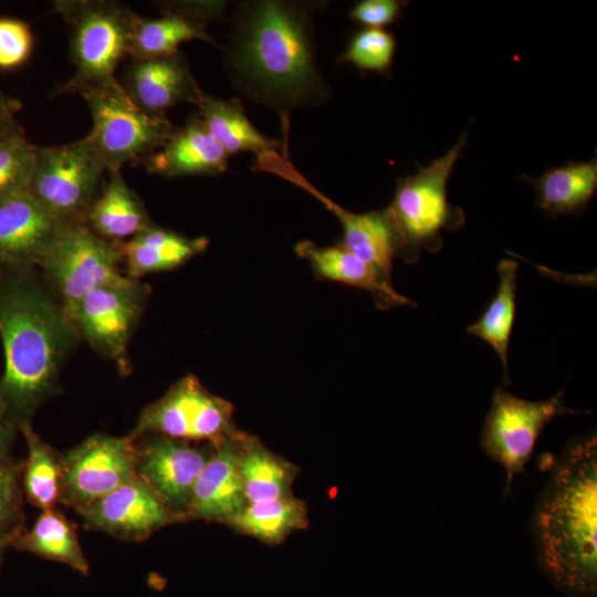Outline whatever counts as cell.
Wrapping results in <instances>:
<instances>
[{"label":"cell","instance_id":"cell-15","mask_svg":"<svg viewBox=\"0 0 597 597\" xmlns=\"http://www.w3.org/2000/svg\"><path fill=\"white\" fill-rule=\"evenodd\" d=\"M136 452L138 475L177 519L186 514L195 482L210 454L165 436L150 440Z\"/></svg>","mask_w":597,"mask_h":597},{"label":"cell","instance_id":"cell-10","mask_svg":"<svg viewBox=\"0 0 597 597\" xmlns=\"http://www.w3.org/2000/svg\"><path fill=\"white\" fill-rule=\"evenodd\" d=\"M232 406L210 394L193 375L178 380L142 412L130 439L156 432L177 440H206L213 446L237 430Z\"/></svg>","mask_w":597,"mask_h":597},{"label":"cell","instance_id":"cell-36","mask_svg":"<svg viewBox=\"0 0 597 597\" xmlns=\"http://www.w3.org/2000/svg\"><path fill=\"white\" fill-rule=\"evenodd\" d=\"M21 108L22 104L19 100L0 91V136L21 127L15 121V115Z\"/></svg>","mask_w":597,"mask_h":597},{"label":"cell","instance_id":"cell-13","mask_svg":"<svg viewBox=\"0 0 597 597\" xmlns=\"http://www.w3.org/2000/svg\"><path fill=\"white\" fill-rule=\"evenodd\" d=\"M272 174L301 187L332 211L343 229L341 244L373 268L383 280L391 283L392 262L400 253L401 240L388 207L363 213L352 212L311 185L287 158L279 159L272 167Z\"/></svg>","mask_w":597,"mask_h":597},{"label":"cell","instance_id":"cell-2","mask_svg":"<svg viewBox=\"0 0 597 597\" xmlns=\"http://www.w3.org/2000/svg\"><path fill=\"white\" fill-rule=\"evenodd\" d=\"M536 564L566 597L597 596V438L570 439L534 504Z\"/></svg>","mask_w":597,"mask_h":597},{"label":"cell","instance_id":"cell-4","mask_svg":"<svg viewBox=\"0 0 597 597\" xmlns=\"http://www.w3.org/2000/svg\"><path fill=\"white\" fill-rule=\"evenodd\" d=\"M54 7L67 25L75 70L59 92L80 94L119 84L115 71L128 55L137 13L124 3L104 0H62Z\"/></svg>","mask_w":597,"mask_h":597},{"label":"cell","instance_id":"cell-5","mask_svg":"<svg viewBox=\"0 0 597 597\" xmlns=\"http://www.w3.org/2000/svg\"><path fill=\"white\" fill-rule=\"evenodd\" d=\"M467 144V132L442 156L415 175L399 178L388 209L398 230L399 256L415 263L423 251L443 248L441 233L465 223V213L448 201L447 185Z\"/></svg>","mask_w":597,"mask_h":597},{"label":"cell","instance_id":"cell-20","mask_svg":"<svg viewBox=\"0 0 597 597\" xmlns=\"http://www.w3.org/2000/svg\"><path fill=\"white\" fill-rule=\"evenodd\" d=\"M295 252L305 259L318 277L365 290L373 294L378 308L416 304L398 293L392 283L383 280L376 271L348 251L344 245L318 247L303 240Z\"/></svg>","mask_w":597,"mask_h":597},{"label":"cell","instance_id":"cell-28","mask_svg":"<svg viewBox=\"0 0 597 597\" xmlns=\"http://www.w3.org/2000/svg\"><path fill=\"white\" fill-rule=\"evenodd\" d=\"M227 524L244 534L273 544L290 533L307 526V510L293 495L264 502L248 503L229 517Z\"/></svg>","mask_w":597,"mask_h":597},{"label":"cell","instance_id":"cell-17","mask_svg":"<svg viewBox=\"0 0 597 597\" xmlns=\"http://www.w3.org/2000/svg\"><path fill=\"white\" fill-rule=\"evenodd\" d=\"M80 512L91 526L128 538L146 537L177 519L139 475Z\"/></svg>","mask_w":597,"mask_h":597},{"label":"cell","instance_id":"cell-31","mask_svg":"<svg viewBox=\"0 0 597 597\" xmlns=\"http://www.w3.org/2000/svg\"><path fill=\"white\" fill-rule=\"evenodd\" d=\"M35 150L22 127L0 136V199L28 189Z\"/></svg>","mask_w":597,"mask_h":597},{"label":"cell","instance_id":"cell-12","mask_svg":"<svg viewBox=\"0 0 597 597\" xmlns=\"http://www.w3.org/2000/svg\"><path fill=\"white\" fill-rule=\"evenodd\" d=\"M133 439L95 434L61 461L62 495L82 509L138 476Z\"/></svg>","mask_w":597,"mask_h":597},{"label":"cell","instance_id":"cell-35","mask_svg":"<svg viewBox=\"0 0 597 597\" xmlns=\"http://www.w3.org/2000/svg\"><path fill=\"white\" fill-rule=\"evenodd\" d=\"M18 470L10 464H0V524L15 511Z\"/></svg>","mask_w":597,"mask_h":597},{"label":"cell","instance_id":"cell-25","mask_svg":"<svg viewBox=\"0 0 597 597\" xmlns=\"http://www.w3.org/2000/svg\"><path fill=\"white\" fill-rule=\"evenodd\" d=\"M161 15L149 19L137 14L129 42L128 55L143 59L172 54L188 41L200 40L216 44L208 33V23L196 19L171 4H160Z\"/></svg>","mask_w":597,"mask_h":597},{"label":"cell","instance_id":"cell-6","mask_svg":"<svg viewBox=\"0 0 597 597\" xmlns=\"http://www.w3.org/2000/svg\"><path fill=\"white\" fill-rule=\"evenodd\" d=\"M92 115L85 136L108 171L146 158L159 149L175 130L166 114H155L132 101L122 84L80 93Z\"/></svg>","mask_w":597,"mask_h":597},{"label":"cell","instance_id":"cell-7","mask_svg":"<svg viewBox=\"0 0 597 597\" xmlns=\"http://www.w3.org/2000/svg\"><path fill=\"white\" fill-rule=\"evenodd\" d=\"M118 244L94 233L85 223H65L44 254L42 277L69 314L95 289L123 282Z\"/></svg>","mask_w":597,"mask_h":597},{"label":"cell","instance_id":"cell-8","mask_svg":"<svg viewBox=\"0 0 597 597\" xmlns=\"http://www.w3.org/2000/svg\"><path fill=\"white\" fill-rule=\"evenodd\" d=\"M105 172L86 137L60 146H36L28 191L62 222L84 223Z\"/></svg>","mask_w":597,"mask_h":597},{"label":"cell","instance_id":"cell-21","mask_svg":"<svg viewBox=\"0 0 597 597\" xmlns=\"http://www.w3.org/2000/svg\"><path fill=\"white\" fill-rule=\"evenodd\" d=\"M127 276L137 277L176 269L202 253L209 241L205 237L188 238L150 224L135 237L117 243Z\"/></svg>","mask_w":597,"mask_h":597},{"label":"cell","instance_id":"cell-29","mask_svg":"<svg viewBox=\"0 0 597 597\" xmlns=\"http://www.w3.org/2000/svg\"><path fill=\"white\" fill-rule=\"evenodd\" d=\"M23 546L41 556L65 563L86 573L87 563L67 520L53 509L45 510L22 540Z\"/></svg>","mask_w":597,"mask_h":597},{"label":"cell","instance_id":"cell-16","mask_svg":"<svg viewBox=\"0 0 597 597\" xmlns=\"http://www.w3.org/2000/svg\"><path fill=\"white\" fill-rule=\"evenodd\" d=\"M125 92L143 109L166 114L180 103L197 104L203 92L182 52L132 59L124 73Z\"/></svg>","mask_w":597,"mask_h":597},{"label":"cell","instance_id":"cell-38","mask_svg":"<svg viewBox=\"0 0 597 597\" xmlns=\"http://www.w3.org/2000/svg\"><path fill=\"white\" fill-rule=\"evenodd\" d=\"M6 541H7L6 537L0 536V556H1L2 549H3L4 545H6Z\"/></svg>","mask_w":597,"mask_h":597},{"label":"cell","instance_id":"cell-3","mask_svg":"<svg viewBox=\"0 0 597 597\" xmlns=\"http://www.w3.org/2000/svg\"><path fill=\"white\" fill-rule=\"evenodd\" d=\"M78 337L35 268L0 266V398L19 425L51 394Z\"/></svg>","mask_w":597,"mask_h":597},{"label":"cell","instance_id":"cell-33","mask_svg":"<svg viewBox=\"0 0 597 597\" xmlns=\"http://www.w3.org/2000/svg\"><path fill=\"white\" fill-rule=\"evenodd\" d=\"M32 45V33L25 22L0 18V69H13L23 64Z\"/></svg>","mask_w":597,"mask_h":597},{"label":"cell","instance_id":"cell-11","mask_svg":"<svg viewBox=\"0 0 597 597\" xmlns=\"http://www.w3.org/2000/svg\"><path fill=\"white\" fill-rule=\"evenodd\" d=\"M146 287L137 280L105 285L86 294L67 314L80 337L127 370V347L140 317Z\"/></svg>","mask_w":597,"mask_h":597},{"label":"cell","instance_id":"cell-32","mask_svg":"<svg viewBox=\"0 0 597 597\" xmlns=\"http://www.w3.org/2000/svg\"><path fill=\"white\" fill-rule=\"evenodd\" d=\"M396 45L395 36L386 30L364 28L352 36L338 60L352 63L363 72L388 75L394 62Z\"/></svg>","mask_w":597,"mask_h":597},{"label":"cell","instance_id":"cell-9","mask_svg":"<svg viewBox=\"0 0 597 597\" xmlns=\"http://www.w3.org/2000/svg\"><path fill=\"white\" fill-rule=\"evenodd\" d=\"M583 411L565 405L563 390L541 401L522 399L502 386L494 390L480 446L489 458L505 470L504 498L511 493L514 476L525 472L544 427L558 416Z\"/></svg>","mask_w":597,"mask_h":597},{"label":"cell","instance_id":"cell-14","mask_svg":"<svg viewBox=\"0 0 597 597\" xmlns=\"http://www.w3.org/2000/svg\"><path fill=\"white\" fill-rule=\"evenodd\" d=\"M63 224L28 189L0 199V266H39Z\"/></svg>","mask_w":597,"mask_h":597},{"label":"cell","instance_id":"cell-24","mask_svg":"<svg viewBox=\"0 0 597 597\" xmlns=\"http://www.w3.org/2000/svg\"><path fill=\"white\" fill-rule=\"evenodd\" d=\"M196 106L207 130L229 156L253 153L259 158L282 147L256 129L238 98L222 100L203 93Z\"/></svg>","mask_w":597,"mask_h":597},{"label":"cell","instance_id":"cell-27","mask_svg":"<svg viewBox=\"0 0 597 597\" xmlns=\"http://www.w3.org/2000/svg\"><path fill=\"white\" fill-rule=\"evenodd\" d=\"M517 269L519 263L514 260H502L499 263L498 291L478 321L467 327L470 335L488 343L498 354L506 385H510L507 349L515 320Z\"/></svg>","mask_w":597,"mask_h":597},{"label":"cell","instance_id":"cell-1","mask_svg":"<svg viewBox=\"0 0 597 597\" xmlns=\"http://www.w3.org/2000/svg\"><path fill=\"white\" fill-rule=\"evenodd\" d=\"M316 1L243 0L234 4L223 48L228 77L243 98L280 113L331 98L317 65Z\"/></svg>","mask_w":597,"mask_h":597},{"label":"cell","instance_id":"cell-26","mask_svg":"<svg viewBox=\"0 0 597 597\" xmlns=\"http://www.w3.org/2000/svg\"><path fill=\"white\" fill-rule=\"evenodd\" d=\"M239 472L247 504L292 495L296 467L245 433L240 437Z\"/></svg>","mask_w":597,"mask_h":597},{"label":"cell","instance_id":"cell-19","mask_svg":"<svg viewBox=\"0 0 597 597\" xmlns=\"http://www.w3.org/2000/svg\"><path fill=\"white\" fill-rule=\"evenodd\" d=\"M229 157L197 115L175 128L167 142L144 161L150 174L175 178L223 174L229 168Z\"/></svg>","mask_w":597,"mask_h":597},{"label":"cell","instance_id":"cell-37","mask_svg":"<svg viewBox=\"0 0 597 597\" xmlns=\"http://www.w3.org/2000/svg\"><path fill=\"white\" fill-rule=\"evenodd\" d=\"M13 419L4 401L0 398V452L4 449L12 433Z\"/></svg>","mask_w":597,"mask_h":597},{"label":"cell","instance_id":"cell-18","mask_svg":"<svg viewBox=\"0 0 597 597\" xmlns=\"http://www.w3.org/2000/svg\"><path fill=\"white\" fill-rule=\"evenodd\" d=\"M241 433L214 446L192 488L187 516L226 522L245 506L239 472Z\"/></svg>","mask_w":597,"mask_h":597},{"label":"cell","instance_id":"cell-22","mask_svg":"<svg viewBox=\"0 0 597 597\" xmlns=\"http://www.w3.org/2000/svg\"><path fill=\"white\" fill-rule=\"evenodd\" d=\"M523 177L536 192V206L552 218L582 214L597 190V158L549 167L538 177Z\"/></svg>","mask_w":597,"mask_h":597},{"label":"cell","instance_id":"cell-34","mask_svg":"<svg viewBox=\"0 0 597 597\" xmlns=\"http://www.w3.org/2000/svg\"><path fill=\"white\" fill-rule=\"evenodd\" d=\"M406 6L400 0H363L350 9L349 17L365 28L383 29L395 23Z\"/></svg>","mask_w":597,"mask_h":597},{"label":"cell","instance_id":"cell-30","mask_svg":"<svg viewBox=\"0 0 597 597\" xmlns=\"http://www.w3.org/2000/svg\"><path fill=\"white\" fill-rule=\"evenodd\" d=\"M29 448L25 470V490L29 499L39 507L50 510L62 495L61 461L34 433L28 421L20 423Z\"/></svg>","mask_w":597,"mask_h":597},{"label":"cell","instance_id":"cell-23","mask_svg":"<svg viewBox=\"0 0 597 597\" xmlns=\"http://www.w3.org/2000/svg\"><path fill=\"white\" fill-rule=\"evenodd\" d=\"M84 223L111 242L128 240L153 224L142 200L126 184L121 170L108 171V178L90 207Z\"/></svg>","mask_w":597,"mask_h":597}]
</instances>
